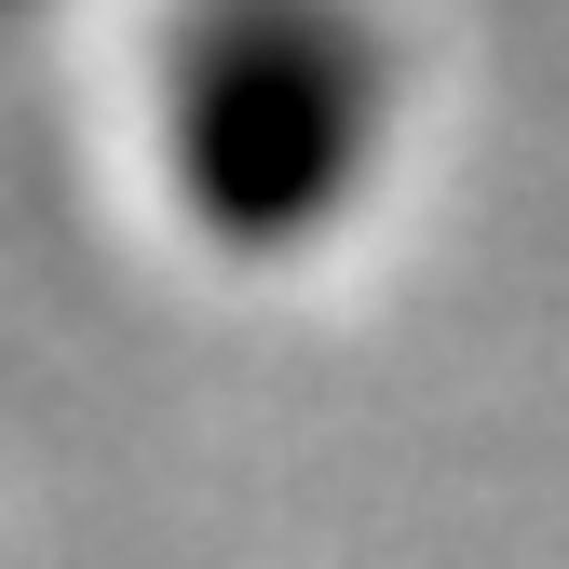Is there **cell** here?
Segmentation results:
<instances>
[{
  "label": "cell",
  "mask_w": 569,
  "mask_h": 569,
  "mask_svg": "<svg viewBox=\"0 0 569 569\" xmlns=\"http://www.w3.org/2000/svg\"><path fill=\"white\" fill-rule=\"evenodd\" d=\"M393 68L352 0H190L163 68V163L190 231L218 244H312L380 177Z\"/></svg>",
  "instance_id": "obj_1"
}]
</instances>
